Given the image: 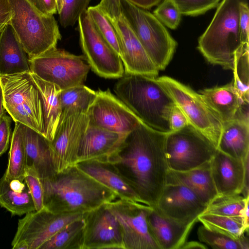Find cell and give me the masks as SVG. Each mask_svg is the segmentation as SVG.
Here are the masks:
<instances>
[{
	"label": "cell",
	"instance_id": "6da1fadb",
	"mask_svg": "<svg viewBox=\"0 0 249 249\" xmlns=\"http://www.w3.org/2000/svg\"><path fill=\"white\" fill-rule=\"evenodd\" d=\"M166 134L141 122L125 136L107 160L142 203L153 208L166 185L169 169L164 148Z\"/></svg>",
	"mask_w": 249,
	"mask_h": 249
},
{
	"label": "cell",
	"instance_id": "7a4b0ae2",
	"mask_svg": "<svg viewBox=\"0 0 249 249\" xmlns=\"http://www.w3.org/2000/svg\"><path fill=\"white\" fill-rule=\"evenodd\" d=\"M41 181L44 207L55 213H86L118 198L75 165Z\"/></svg>",
	"mask_w": 249,
	"mask_h": 249
},
{
	"label": "cell",
	"instance_id": "3957f363",
	"mask_svg": "<svg viewBox=\"0 0 249 249\" xmlns=\"http://www.w3.org/2000/svg\"><path fill=\"white\" fill-rule=\"evenodd\" d=\"M114 88L116 96L144 124L164 133L171 132L169 117L175 103L157 77L125 74Z\"/></svg>",
	"mask_w": 249,
	"mask_h": 249
},
{
	"label": "cell",
	"instance_id": "277c9868",
	"mask_svg": "<svg viewBox=\"0 0 249 249\" xmlns=\"http://www.w3.org/2000/svg\"><path fill=\"white\" fill-rule=\"evenodd\" d=\"M244 0H222L204 33L197 48L210 63L232 70L236 59L249 45L242 40L238 24L239 7Z\"/></svg>",
	"mask_w": 249,
	"mask_h": 249
},
{
	"label": "cell",
	"instance_id": "5b68a950",
	"mask_svg": "<svg viewBox=\"0 0 249 249\" xmlns=\"http://www.w3.org/2000/svg\"><path fill=\"white\" fill-rule=\"evenodd\" d=\"M12 27L28 58L39 56L56 47L61 38L53 16L39 11L29 0H9Z\"/></svg>",
	"mask_w": 249,
	"mask_h": 249
},
{
	"label": "cell",
	"instance_id": "8992f818",
	"mask_svg": "<svg viewBox=\"0 0 249 249\" xmlns=\"http://www.w3.org/2000/svg\"><path fill=\"white\" fill-rule=\"evenodd\" d=\"M0 86L5 110L13 121L44 136L41 96L31 72L0 75Z\"/></svg>",
	"mask_w": 249,
	"mask_h": 249
},
{
	"label": "cell",
	"instance_id": "52a82bcc",
	"mask_svg": "<svg viewBox=\"0 0 249 249\" xmlns=\"http://www.w3.org/2000/svg\"><path fill=\"white\" fill-rule=\"evenodd\" d=\"M123 15L157 68L163 70L172 59L177 42L153 14L122 0Z\"/></svg>",
	"mask_w": 249,
	"mask_h": 249
},
{
	"label": "cell",
	"instance_id": "ba28073f",
	"mask_svg": "<svg viewBox=\"0 0 249 249\" xmlns=\"http://www.w3.org/2000/svg\"><path fill=\"white\" fill-rule=\"evenodd\" d=\"M30 72L62 90L82 85L90 67L84 55H76L56 47L28 58Z\"/></svg>",
	"mask_w": 249,
	"mask_h": 249
},
{
	"label": "cell",
	"instance_id": "9c48e42d",
	"mask_svg": "<svg viewBox=\"0 0 249 249\" xmlns=\"http://www.w3.org/2000/svg\"><path fill=\"white\" fill-rule=\"evenodd\" d=\"M169 92L189 124L205 136L217 149L223 123L199 93L166 76L157 78Z\"/></svg>",
	"mask_w": 249,
	"mask_h": 249
},
{
	"label": "cell",
	"instance_id": "30bf717a",
	"mask_svg": "<svg viewBox=\"0 0 249 249\" xmlns=\"http://www.w3.org/2000/svg\"><path fill=\"white\" fill-rule=\"evenodd\" d=\"M164 148L169 169L178 172L190 170L210 162L217 150L190 124L167 133Z\"/></svg>",
	"mask_w": 249,
	"mask_h": 249
},
{
	"label": "cell",
	"instance_id": "8fae6325",
	"mask_svg": "<svg viewBox=\"0 0 249 249\" xmlns=\"http://www.w3.org/2000/svg\"><path fill=\"white\" fill-rule=\"evenodd\" d=\"M86 213H55L45 207L39 211L28 213L18 221L12 248L39 249L66 225L83 218Z\"/></svg>",
	"mask_w": 249,
	"mask_h": 249
},
{
	"label": "cell",
	"instance_id": "7c38bea8",
	"mask_svg": "<svg viewBox=\"0 0 249 249\" xmlns=\"http://www.w3.org/2000/svg\"><path fill=\"white\" fill-rule=\"evenodd\" d=\"M77 22L81 47L90 68L106 78L122 77L124 70L119 54L99 34L87 10Z\"/></svg>",
	"mask_w": 249,
	"mask_h": 249
},
{
	"label": "cell",
	"instance_id": "4fadbf2b",
	"mask_svg": "<svg viewBox=\"0 0 249 249\" xmlns=\"http://www.w3.org/2000/svg\"><path fill=\"white\" fill-rule=\"evenodd\" d=\"M88 113L76 107L62 111L54 137L51 141L56 173L75 165L79 145L89 124Z\"/></svg>",
	"mask_w": 249,
	"mask_h": 249
},
{
	"label": "cell",
	"instance_id": "5bb4252c",
	"mask_svg": "<svg viewBox=\"0 0 249 249\" xmlns=\"http://www.w3.org/2000/svg\"><path fill=\"white\" fill-rule=\"evenodd\" d=\"M106 204L120 224L125 249H159L147 222L153 207L119 198Z\"/></svg>",
	"mask_w": 249,
	"mask_h": 249
},
{
	"label": "cell",
	"instance_id": "9a60e30c",
	"mask_svg": "<svg viewBox=\"0 0 249 249\" xmlns=\"http://www.w3.org/2000/svg\"><path fill=\"white\" fill-rule=\"evenodd\" d=\"M88 114L89 123L119 134L126 135L141 121L108 89H98Z\"/></svg>",
	"mask_w": 249,
	"mask_h": 249
},
{
	"label": "cell",
	"instance_id": "2e32d148",
	"mask_svg": "<svg viewBox=\"0 0 249 249\" xmlns=\"http://www.w3.org/2000/svg\"><path fill=\"white\" fill-rule=\"evenodd\" d=\"M82 249H125L120 224L103 204L85 213Z\"/></svg>",
	"mask_w": 249,
	"mask_h": 249
},
{
	"label": "cell",
	"instance_id": "e0dca14e",
	"mask_svg": "<svg viewBox=\"0 0 249 249\" xmlns=\"http://www.w3.org/2000/svg\"><path fill=\"white\" fill-rule=\"evenodd\" d=\"M207 207L208 205L186 186L166 184L155 208L169 219L190 224H195Z\"/></svg>",
	"mask_w": 249,
	"mask_h": 249
},
{
	"label": "cell",
	"instance_id": "ac0fdd59",
	"mask_svg": "<svg viewBox=\"0 0 249 249\" xmlns=\"http://www.w3.org/2000/svg\"><path fill=\"white\" fill-rule=\"evenodd\" d=\"M117 34L120 57L125 74H139L157 77L159 70L153 63L135 33L123 16L110 21Z\"/></svg>",
	"mask_w": 249,
	"mask_h": 249
},
{
	"label": "cell",
	"instance_id": "d6986e66",
	"mask_svg": "<svg viewBox=\"0 0 249 249\" xmlns=\"http://www.w3.org/2000/svg\"><path fill=\"white\" fill-rule=\"evenodd\" d=\"M249 156L244 161L216 150L210 161L211 173L218 195L241 194Z\"/></svg>",
	"mask_w": 249,
	"mask_h": 249
},
{
	"label": "cell",
	"instance_id": "ffe728a7",
	"mask_svg": "<svg viewBox=\"0 0 249 249\" xmlns=\"http://www.w3.org/2000/svg\"><path fill=\"white\" fill-rule=\"evenodd\" d=\"M125 135L89 123L79 145L76 163L86 160H107Z\"/></svg>",
	"mask_w": 249,
	"mask_h": 249
},
{
	"label": "cell",
	"instance_id": "44dd1931",
	"mask_svg": "<svg viewBox=\"0 0 249 249\" xmlns=\"http://www.w3.org/2000/svg\"><path fill=\"white\" fill-rule=\"evenodd\" d=\"M75 165L113 192L119 198L143 203L128 182L108 160L82 161Z\"/></svg>",
	"mask_w": 249,
	"mask_h": 249
},
{
	"label": "cell",
	"instance_id": "7402d4cb",
	"mask_svg": "<svg viewBox=\"0 0 249 249\" xmlns=\"http://www.w3.org/2000/svg\"><path fill=\"white\" fill-rule=\"evenodd\" d=\"M147 222L159 249H181L194 224H184L169 219L155 208H152L148 213Z\"/></svg>",
	"mask_w": 249,
	"mask_h": 249
},
{
	"label": "cell",
	"instance_id": "603a6c76",
	"mask_svg": "<svg viewBox=\"0 0 249 249\" xmlns=\"http://www.w3.org/2000/svg\"><path fill=\"white\" fill-rule=\"evenodd\" d=\"M166 184L186 186L208 206L218 196L212 176L210 161L186 171L169 169Z\"/></svg>",
	"mask_w": 249,
	"mask_h": 249
},
{
	"label": "cell",
	"instance_id": "cb8c5ba5",
	"mask_svg": "<svg viewBox=\"0 0 249 249\" xmlns=\"http://www.w3.org/2000/svg\"><path fill=\"white\" fill-rule=\"evenodd\" d=\"M26 166L34 169L41 180L49 178L56 172L54 166L51 141L24 125Z\"/></svg>",
	"mask_w": 249,
	"mask_h": 249
},
{
	"label": "cell",
	"instance_id": "d4e9b609",
	"mask_svg": "<svg viewBox=\"0 0 249 249\" xmlns=\"http://www.w3.org/2000/svg\"><path fill=\"white\" fill-rule=\"evenodd\" d=\"M222 123L235 119L245 103L232 83L224 86L205 89L199 93Z\"/></svg>",
	"mask_w": 249,
	"mask_h": 249
},
{
	"label": "cell",
	"instance_id": "484cf974",
	"mask_svg": "<svg viewBox=\"0 0 249 249\" xmlns=\"http://www.w3.org/2000/svg\"><path fill=\"white\" fill-rule=\"evenodd\" d=\"M30 71L28 57L8 23L0 33V75Z\"/></svg>",
	"mask_w": 249,
	"mask_h": 249
},
{
	"label": "cell",
	"instance_id": "4316f807",
	"mask_svg": "<svg viewBox=\"0 0 249 249\" xmlns=\"http://www.w3.org/2000/svg\"><path fill=\"white\" fill-rule=\"evenodd\" d=\"M217 149L244 161L249 156V120L236 118L223 123Z\"/></svg>",
	"mask_w": 249,
	"mask_h": 249
},
{
	"label": "cell",
	"instance_id": "83f0119b",
	"mask_svg": "<svg viewBox=\"0 0 249 249\" xmlns=\"http://www.w3.org/2000/svg\"><path fill=\"white\" fill-rule=\"evenodd\" d=\"M31 73L41 96L43 109L44 136L52 141L62 112L59 100L61 90L55 85L45 81L36 74Z\"/></svg>",
	"mask_w": 249,
	"mask_h": 249
},
{
	"label": "cell",
	"instance_id": "f1b7e54d",
	"mask_svg": "<svg viewBox=\"0 0 249 249\" xmlns=\"http://www.w3.org/2000/svg\"><path fill=\"white\" fill-rule=\"evenodd\" d=\"M11 139L9 159L3 175L8 181L23 182L26 170V154L24 142V125L15 122Z\"/></svg>",
	"mask_w": 249,
	"mask_h": 249
},
{
	"label": "cell",
	"instance_id": "f546056e",
	"mask_svg": "<svg viewBox=\"0 0 249 249\" xmlns=\"http://www.w3.org/2000/svg\"><path fill=\"white\" fill-rule=\"evenodd\" d=\"M0 206L13 216H21L36 211L28 188H14L4 175L0 178Z\"/></svg>",
	"mask_w": 249,
	"mask_h": 249
},
{
	"label": "cell",
	"instance_id": "4dcf8cb0",
	"mask_svg": "<svg viewBox=\"0 0 249 249\" xmlns=\"http://www.w3.org/2000/svg\"><path fill=\"white\" fill-rule=\"evenodd\" d=\"M84 217L62 228L39 249H82Z\"/></svg>",
	"mask_w": 249,
	"mask_h": 249
},
{
	"label": "cell",
	"instance_id": "1f68e13d",
	"mask_svg": "<svg viewBox=\"0 0 249 249\" xmlns=\"http://www.w3.org/2000/svg\"><path fill=\"white\" fill-rule=\"evenodd\" d=\"M248 203L249 197L245 198L240 194L218 195L209 204L204 213L229 216L243 220V213Z\"/></svg>",
	"mask_w": 249,
	"mask_h": 249
},
{
	"label": "cell",
	"instance_id": "d6a6232c",
	"mask_svg": "<svg viewBox=\"0 0 249 249\" xmlns=\"http://www.w3.org/2000/svg\"><path fill=\"white\" fill-rule=\"evenodd\" d=\"M96 96V91L83 84L62 90L59 93L61 110L76 107L87 113Z\"/></svg>",
	"mask_w": 249,
	"mask_h": 249
},
{
	"label": "cell",
	"instance_id": "836d02e7",
	"mask_svg": "<svg viewBox=\"0 0 249 249\" xmlns=\"http://www.w3.org/2000/svg\"><path fill=\"white\" fill-rule=\"evenodd\" d=\"M207 228L238 239L244 235L243 220L231 217L210 213H203L198 217Z\"/></svg>",
	"mask_w": 249,
	"mask_h": 249
},
{
	"label": "cell",
	"instance_id": "e575fe53",
	"mask_svg": "<svg viewBox=\"0 0 249 249\" xmlns=\"http://www.w3.org/2000/svg\"><path fill=\"white\" fill-rule=\"evenodd\" d=\"M201 242L216 249H249V240L244 235L238 239H233L224 234L200 226L197 231Z\"/></svg>",
	"mask_w": 249,
	"mask_h": 249
},
{
	"label": "cell",
	"instance_id": "d590c367",
	"mask_svg": "<svg viewBox=\"0 0 249 249\" xmlns=\"http://www.w3.org/2000/svg\"><path fill=\"white\" fill-rule=\"evenodd\" d=\"M249 52L245 50L236 59L231 82L234 88L242 99L249 103Z\"/></svg>",
	"mask_w": 249,
	"mask_h": 249
},
{
	"label": "cell",
	"instance_id": "8d00e7d4",
	"mask_svg": "<svg viewBox=\"0 0 249 249\" xmlns=\"http://www.w3.org/2000/svg\"><path fill=\"white\" fill-rule=\"evenodd\" d=\"M87 11L99 34L120 56V47L119 39L110 21L96 6L88 7Z\"/></svg>",
	"mask_w": 249,
	"mask_h": 249
},
{
	"label": "cell",
	"instance_id": "74e56055",
	"mask_svg": "<svg viewBox=\"0 0 249 249\" xmlns=\"http://www.w3.org/2000/svg\"><path fill=\"white\" fill-rule=\"evenodd\" d=\"M90 0H63L58 13L59 21L64 28L73 26L87 10Z\"/></svg>",
	"mask_w": 249,
	"mask_h": 249
},
{
	"label": "cell",
	"instance_id": "f35d334b",
	"mask_svg": "<svg viewBox=\"0 0 249 249\" xmlns=\"http://www.w3.org/2000/svg\"><path fill=\"white\" fill-rule=\"evenodd\" d=\"M181 15L196 16L218 6L220 0H170Z\"/></svg>",
	"mask_w": 249,
	"mask_h": 249
},
{
	"label": "cell",
	"instance_id": "ab89813d",
	"mask_svg": "<svg viewBox=\"0 0 249 249\" xmlns=\"http://www.w3.org/2000/svg\"><path fill=\"white\" fill-rule=\"evenodd\" d=\"M153 14L164 25L173 30L179 25L182 15L170 0H163L154 10Z\"/></svg>",
	"mask_w": 249,
	"mask_h": 249
},
{
	"label": "cell",
	"instance_id": "60d3db41",
	"mask_svg": "<svg viewBox=\"0 0 249 249\" xmlns=\"http://www.w3.org/2000/svg\"><path fill=\"white\" fill-rule=\"evenodd\" d=\"M24 180L32 197L36 211L41 210L44 208L43 190L37 173L34 169L27 167Z\"/></svg>",
	"mask_w": 249,
	"mask_h": 249
},
{
	"label": "cell",
	"instance_id": "b9f144b4",
	"mask_svg": "<svg viewBox=\"0 0 249 249\" xmlns=\"http://www.w3.org/2000/svg\"><path fill=\"white\" fill-rule=\"evenodd\" d=\"M96 6L109 21L123 16L122 0H101Z\"/></svg>",
	"mask_w": 249,
	"mask_h": 249
},
{
	"label": "cell",
	"instance_id": "7bdbcfd3",
	"mask_svg": "<svg viewBox=\"0 0 249 249\" xmlns=\"http://www.w3.org/2000/svg\"><path fill=\"white\" fill-rule=\"evenodd\" d=\"M238 24L242 42L245 45H249V9L247 0H244L240 3Z\"/></svg>",
	"mask_w": 249,
	"mask_h": 249
},
{
	"label": "cell",
	"instance_id": "ee69618b",
	"mask_svg": "<svg viewBox=\"0 0 249 249\" xmlns=\"http://www.w3.org/2000/svg\"><path fill=\"white\" fill-rule=\"evenodd\" d=\"M12 118L4 114L0 120V157L9 148L11 136Z\"/></svg>",
	"mask_w": 249,
	"mask_h": 249
},
{
	"label": "cell",
	"instance_id": "f6af8a7d",
	"mask_svg": "<svg viewBox=\"0 0 249 249\" xmlns=\"http://www.w3.org/2000/svg\"><path fill=\"white\" fill-rule=\"evenodd\" d=\"M169 123L171 132L178 130L189 124L186 116L176 104L171 110Z\"/></svg>",
	"mask_w": 249,
	"mask_h": 249
},
{
	"label": "cell",
	"instance_id": "bcb514c9",
	"mask_svg": "<svg viewBox=\"0 0 249 249\" xmlns=\"http://www.w3.org/2000/svg\"><path fill=\"white\" fill-rule=\"evenodd\" d=\"M41 13L50 16L58 13L56 0H29Z\"/></svg>",
	"mask_w": 249,
	"mask_h": 249
},
{
	"label": "cell",
	"instance_id": "7dc6e473",
	"mask_svg": "<svg viewBox=\"0 0 249 249\" xmlns=\"http://www.w3.org/2000/svg\"><path fill=\"white\" fill-rule=\"evenodd\" d=\"M11 15L9 0H0V20H10Z\"/></svg>",
	"mask_w": 249,
	"mask_h": 249
},
{
	"label": "cell",
	"instance_id": "c3c4849f",
	"mask_svg": "<svg viewBox=\"0 0 249 249\" xmlns=\"http://www.w3.org/2000/svg\"><path fill=\"white\" fill-rule=\"evenodd\" d=\"M134 5L143 9H148L158 5L161 0H127Z\"/></svg>",
	"mask_w": 249,
	"mask_h": 249
},
{
	"label": "cell",
	"instance_id": "681fc988",
	"mask_svg": "<svg viewBox=\"0 0 249 249\" xmlns=\"http://www.w3.org/2000/svg\"><path fill=\"white\" fill-rule=\"evenodd\" d=\"M207 246L196 241L185 242L181 249H207Z\"/></svg>",
	"mask_w": 249,
	"mask_h": 249
},
{
	"label": "cell",
	"instance_id": "f907efd6",
	"mask_svg": "<svg viewBox=\"0 0 249 249\" xmlns=\"http://www.w3.org/2000/svg\"><path fill=\"white\" fill-rule=\"evenodd\" d=\"M6 110L3 104L2 92L0 86V120L5 114Z\"/></svg>",
	"mask_w": 249,
	"mask_h": 249
},
{
	"label": "cell",
	"instance_id": "816d5d0a",
	"mask_svg": "<svg viewBox=\"0 0 249 249\" xmlns=\"http://www.w3.org/2000/svg\"><path fill=\"white\" fill-rule=\"evenodd\" d=\"M9 21V20H0V33Z\"/></svg>",
	"mask_w": 249,
	"mask_h": 249
},
{
	"label": "cell",
	"instance_id": "f5cc1de1",
	"mask_svg": "<svg viewBox=\"0 0 249 249\" xmlns=\"http://www.w3.org/2000/svg\"><path fill=\"white\" fill-rule=\"evenodd\" d=\"M63 0H56L57 6V10H58V14L61 10L62 7V3Z\"/></svg>",
	"mask_w": 249,
	"mask_h": 249
}]
</instances>
